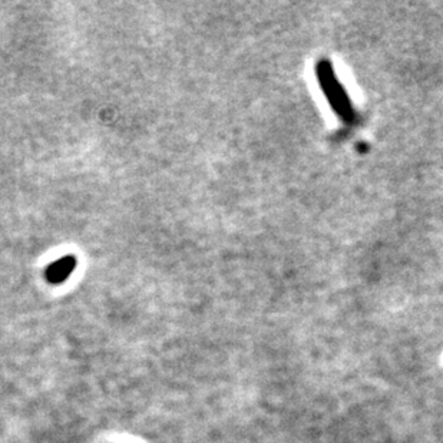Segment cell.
Wrapping results in <instances>:
<instances>
[{
    "instance_id": "obj_1",
    "label": "cell",
    "mask_w": 443,
    "mask_h": 443,
    "mask_svg": "<svg viewBox=\"0 0 443 443\" xmlns=\"http://www.w3.org/2000/svg\"><path fill=\"white\" fill-rule=\"evenodd\" d=\"M315 78H318V82L329 102V105L332 106L333 112L337 115V118L352 126L357 122L359 115L356 112L354 105L350 101V96L346 91V88L340 84L333 63L329 59H320L315 63V69H314Z\"/></svg>"
},
{
    "instance_id": "obj_2",
    "label": "cell",
    "mask_w": 443,
    "mask_h": 443,
    "mask_svg": "<svg viewBox=\"0 0 443 443\" xmlns=\"http://www.w3.org/2000/svg\"><path fill=\"white\" fill-rule=\"evenodd\" d=\"M75 267V260L68 257V259H62L59 262H56L55 264H52L46 273L47 280L50 283H60L63 280H67L68 276L71 274V271Z\"/></svg>"
}]
</instances>
